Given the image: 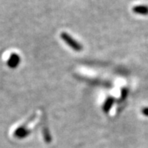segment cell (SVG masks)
<instances>
[{"instance_id": "obj_1", "label": "cell", "mask_w": 148, "mask_h": 148, "mask_svg": "<svg viewBox=\"0 0 148 148\" xmlns=\"http://www.w3.org/2000/svg\"><path fill=\"white\" fill-rule=\"evenodd\" d=\"M61 38H62V39L70 47H71V48L73 49L74 51H77V52L82 51V45L79 43L78 41H75L73 38L71 37V36H70L69 35L66 33V32H62V33L61 34Z\"/></svg>"}, {"instance_id": "obj_2", "label": "cell", "mask_w": 148, "mask_h": 148, "mask_svg": "<svg viewBox=\"0 0 148 148\" xmlns=\"http://www.w3.org/2000/svg\"><path fill=\"white\" fill-rule=\"evenodd\" d=\"M21 62V57L17 53H12L8 60V66L11 69H15L19 66Z\"/></svg>"}, {"instance_id": "obj_3", "label": "cell", "mask_w": 148, "mask_h": 148, "mask_svg": "<svg viewBox=\"0 0 148 148\" xmlns=\"http://www.w3.org/2000/svg\"><path fill=\"white\" fill-rule=\"evenodd\" d=\"M29 134H30V131L26 129V127H20L18 128L17 130H16V131L14 132V137L18 138H24L27 137Z\"/></svg>"}, {"instance_id": "obj_4", "label": "cell", "mask_w": 148, "mask_h": 148, "mask_svg": "<svg viewBox=\"0 0 148 148\" xmlns=\"http://www.w3.org/2000/svg\"><path fill=\"white\" fill-rule=\"evenodd\" d=\"M114 102V98L113 97L108 98L107 100L105 101V104H104L103 108H102L103 111L105 113V114H108V113L109 112L110 109H111V107H112Z\"/></svg>"}, {"instance_id": "obj_5", "label": "cell", "mask_w": 148, "mask_h": 148, "mask_svg": "<svg viewBox=\"0 0 148 148\" xmlns=\"http://www.w3.org/2000/svg\"><path fill=\"white\" fill-rule=\"evenodd\" d=\"M133 11L136 14L142 15L148 14V7L146 5H138L135 6L133 8Z\"/></svg>"}, {"instance_id": "obj_6", "label": "cell", "mask_w": 148, "mask_h": 148, "mask_svg": "<svg viewBox=\"0 0 148 148\" xmlns=\"http://www.w3.org/2000/svg\"><path fill=\"white\" fill-rule=\"evenodd\" d=\"M142 114L145 116H148V108H145L142 109Z\"/></svg>"}]
</instances>
